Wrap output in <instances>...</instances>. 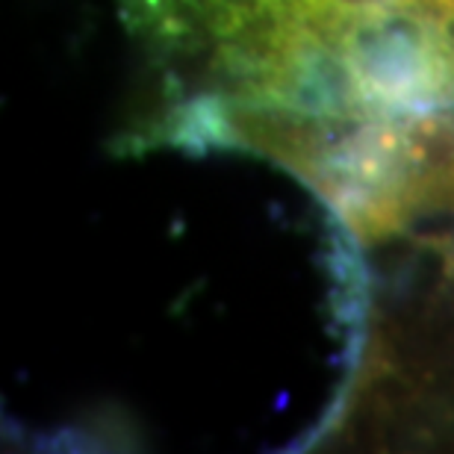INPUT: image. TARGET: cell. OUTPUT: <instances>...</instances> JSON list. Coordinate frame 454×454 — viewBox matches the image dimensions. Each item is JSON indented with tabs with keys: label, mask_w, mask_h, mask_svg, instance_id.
<instances>
[{
	"label": "cell",
	"mask_w": 454,
	"mask_h": 454,
	"mask_svg": "<svg viewBox=\"0 0 454 454\" xmlns=\"http://www.w3.org/2000/svg\"><path fill=\"white\" fill-rule=\"evenodd\" d=\"M301 180L360 239H384L419 210L402 118L340 127Z\"/></svg>",
	"instance_id": "2"
},
{
	"label": "cell",
	"mask_w": 454,
	"mask_h": 454,
	"mask_svg": "<svg viewBox=\"0 0 454 454\" xmlns=\"http://www.w3.org/2000/svg\"><path fill=\"white\" fill-rule=\"evenodd\" d=\"M369 118L454 106V33L422 9L372 15L333 39Z\"/></svg>",
	"instance_id": "1"
},
{
	"label": "cell",
	"mask_w": 454,
	"mask_h": 454,
	"mask_svg": "<svg viewBox=\"0 0 454 454\" xmlns=\"http://www.w3.org/2000/svg\"><path fill=\"white\" fill-rule=\"evenodd\" d=\"M293 6L316 33L331 42L354 21L395 12V9H422L454 27V0H293Z\"/></svg>",
	"instance_id": "3"
}]
</instances>
